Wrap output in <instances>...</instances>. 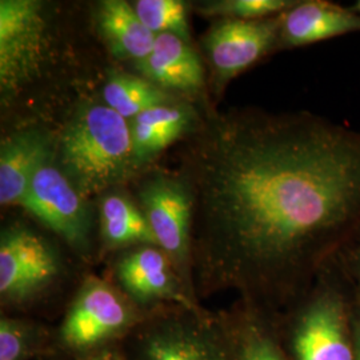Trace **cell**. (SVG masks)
Wrapping results in <instances>:
<instances>
[{
  "mask_svg": "<svg viewBox=\"0 0 360 360\" xmlns=\"http://www.w3.org/2000/svg\"><path fill=\"white\" fill-rule=\"evenodd\" d=\"M181 146L195 294H295L360 230V132L311 112L206 110Z\"/></svg>",
  "mask_w": 360,
  "mask_h": 360,
  "instance_id": "cell-1",
  "label": "cell"
},
{
  "mask_svg": "<svg viewBox=\"0 0 360 360\" xmlns=\"http://www.w3.org/2000/svg\"><path fill=\"white\" fill-rule=\"evenodd\" d=\"M53 134L56 165L91 202L146 172L135 158L129 120L104 104L99 94L77 99Z\"/></svg>",
  "mask_w": 360,
  "mask_h": 360,
  "instance_id": "cell-2",
  "label": "cell"
},
{
  "mask_svg": "<svg viewBox=\"0 0 360 360\" xmlns=\"http://www.w3.org/2000/svg\"><path fill=\"white\" fill-rule=\"evenodd\" d=\"M53 7L40 0L0 1V101L8 115L56 74L62 37Z\"/></svg>",
  "mask_w": 360,
  "mask_h": 360,
  "instance_id": "cell-3",
  "label": "cell"
},
{
  "mask_svg": "<svg viewBox=\"0 0 360 360\" xmlns=\"http://www.w3.org/2000/svg\"><path fill=\"white\" fill-rule=\"evenodd\" d=\"M156 245L171 259L188 295L196 302L193 276V202L179 172L150 168L131 183Z\"/></svg>",
  "mask_w": 360,
  "mask_h": 360,
  "instance_id": "cell-4",
  "label": "cell"
},
{
  "mask_svg": "<svg viewBox=\"0 0 360 360\" xmlns=\"http://www.w3.org/2000/svg\"><path fill=\"white\" fill-rule=\"evenodd\" d=\"M281 15L257 19H219L202 39L210 68V94L218 102L235 77L257 65L279 47Z\"/></svg>",
  "mask_w": 360,
  "mask_h": 360,
  "instance_id": "cell-5",
  "label": "cell"
},
{
  "mask_svg": "<svg viewBox=\"0 0 360 360\" xmlns=\"http://www.w3.org/2000/svg\"><path fill=\"white\" fill-rule=\"evenodd\" d=\"M20 207L80 257L92 252L96 208L65 176L53 155L39 168Z\"/></svg>",
  "mask_w": 360,
  "mask_h": 360,
  "instance_id": "cell-6",
  "label": "cell"
},
{
  "mask_svg": "<svg viewBox=\"0 0 360 360\" xmlns=\"http://www.w3.org/2000/svg\"><path fill=\"white\" fill-rule=\"evenodd\" d=\"M63 263L55 247L23 223H13L0 235V296L3 303L20 304L55 283Z\"/></svg>",
  "mask_w": 360,
  "mask_h": 360,
  "instance_id": "cell-7",
  "label": "cell"
},
{
  "mask_svg": "<svg viewBox=\"0 0 360 360\" xmlns=\"http://www.w3.org/2000/svg\"><path fill=\"white\" fill-rule=\"evenodd\" d=\"M131 302L103 279L87 276L60 327L65 346L84 351L103 345L134 323Z\"/></svg>",
  "mask_w": 360,
  "mask_h": 360,
  "instance_id": "cell-8",
  "label": "cell"
},
{
  "mask_svg": "<svg viewBox=\"0 0 360 360\" xmlns=\"http://www.w3.org/2000/svg\"><path fill=\"white\" fill-rule=\"evenodd\" d=\"M165 315L146 324L135 335L131 359L232 360L218 333L199 312Z\"/></svg>",
  "mask_w": 360,
  "mask_h": 360,
  "instance_id": "cell-9",
  "label": "cell"
},
{
  "mask_svg": "<svg viewBox=\"0 0 360 360\" xmlns=\"http://www.w3.org/2000/svg\"><path fill=\"white\" fill-rule=\"evenodd\" d=\"M292 348L295 360H354L347 303L333 284L323 281L302 309Z\"/></svg>",
  "mask_w": 360,
  "mask_h": 360,
  "instance_id": "cell-10",
  "label": "cell"
},
{
  "mask_svg": "<svg viewBox=\"0 0 360 360\" xmlns=\"http://www.w3.org/2000/svg\"><path fill=\"white\" fill-rule=\"evenodd\" d=\"M122 294L139 306L160 302L199 311L167 254L158 245H139L119 254L114 267Z\"/></svg>",
  "mask_w": 360,
  "mask_h": 360,
  "instance_id": "cell-11",
  "label": "cell"
},
{
  "mask_svg": "<svg viewBox=\"0 0 360 360\" xmlns=\"http://www.w3.org/2000/svg\"><path fill=\"white\" fill-rule=\"evenodd\" d=\"M134 74L147 79L162 90L210 108L207 102L208 83L202 56L193 44L175 35H156L153 51L131 65Z\"/></svg>",
  "mask_w": 360,
  "mask_h": 360,
  "instance_id": "cell-12",
  "label": "cell"
},
{
  "mask_svg": "<svg viewBox=\"0 0 360 360\" xmlns=\"http://www.w3.org/2000/svg\"><path fill=\"white\" fill-rule=\"evenodd\" d=\"M55 150L53 129L27 126L3 135L0 144V205H23L32 179Z\"/></svg>",
  "mask_w": 360,
  "mask_h": 360,
  "instance_id": "cell-13",
  "label": "cell"
},
{
  "mask_svg": "<svg viewBox=\"0 0 360 360\" xmlns=\"http://www.w3.org/2000/svg\"><path fill=\"white\" fill-rule=\"evenodd\" d=\"M205 112L206 110L196 104L179 101L156 105L131 119L134 153L141 169L154 167L155 160L168 147L191 136L200 126Z\"/></svg>",
  "mask_w": 360,
  "mask_h": 360,
  "instance_id": "cell-14",
  "label": "cell"
},
{
  "mask_svg": "<svg viewBox=\"0 0 360 360\" xmlns=\"http://www.w3.org/2000/svg\"><path fill=\"white\" fill-rule=\"evenodd\" d=\"M360 32V13L328 0H297L281 13V50L306 47L315 43Z\"/></svg>",
  "mask_w": 360,
  "mask_h": 360,
  "instance_id": "cell-15",
  "label": "cell"
},
{
  "mask_svg": "<svg viewBox=\"0 0 360 360\" xmlns=\"http://www.w3.org/2000/svg\"><path fill=\"white\" fill-rule=\"evenodd\" d=\"M94 27L115 60L134 65L153 51L156 37L143 25L131 1H99L94 11Z\"/></svg>",
  "mask_w": 360,
  "mask_h": 360,
  "instance_id": "cell-16",
  "label": "cell"
},
{
  "mask_svg": "<svg viewBox=\"0 0 360 360\" xmlns=\"http://www.w3.org/2000/svg\"><path fill=\"white\" fill-rule=\"evenodd\" d=\"M95 205L104 250L122 252L139 245H158L142 208L129 193L115 188L101 195Z\"/></svg>",
  "mask_w": 360,
  "mask_h": 360,
  "instance_id": "cell-17",
  "label": "cell"
},
{
  "mask_svg": "<svg viewBox=\"0 0 360 360\" xmlns=\"http://www.w3.org/2000/svg\"><path fill=\"white\" fill-rule=\"evenodd\" d=\"M99 98L129 122L143 111L156 105L184 101L159 89L144 77L117 68L107 71L99 91Z\"/></svg>",
  "mask_w": 360,
  "mask_h": 360,
  "instance_id": "cell-18",
  "label": "cell"
},
{
  "mask_svg": "<svg viewBox=\"0 0 360 360\" xmlns=\"http://www.w3.org/2000/svg\"><path fill=\"white\" fill-rule=\"evenodd\" d=\"M134 10L143 25L155 37L162 34L175 35L184 41L193 44L190 23H188V4L181 0H135L131 1Z\"/></svg>",
  "mask_w": 360,
  "mask_h": 360,
  "instance_id": "cell-19",
  "label": "cell"
},
{
  "mask_svg": "<svg viewBox=\"0 0 360 360\" xmlns=\"http://www.w3.org/2000/svg\"><path fill=\"white\" fill-rule=\"evenodd\" d=\"M297 0H211L196 6V13L214 20H257L281 15Z\"/></svg>",
  "mask_w": 360,
  "mask_h": 360,
  "instance_id": "cell-20",
  "label": "cell"
},
{
  "mask_svg": "<svg viewBox=\"0 0 360 360\" xmlns=\"http://www.w3.org/2000/svg\"><path fill=\"white\" fill-rule=\"evenodd\" d=\"M231 352L232 360H285L282 351L259 324L247 323Z\"/></svg>",
  "mask_w": 360,
  "mask_h": 360,
  "instance_id": "cell-21",
  "label": "cell"
},
{
  "mask_svg": "<svg viewBox=\"0 0 360 360\" xmlns=\"http://www.w3.org/2000/svg\"><path fill=\"white\" fill-rule=\"evenodd\" d=\"M34 345L26 323L3 316L0 321V360H25Z\"/></svg>",
  "mask_w": 360,
  "mask_h": 360,
  "instance_id": "cell-22",
  "label": "cell"
},
{
  "mask_svg": "<svg viewBox=\"0 0 360 360\" xmlns=\"http://www.w3.org/2000/svg\"><path fill=\"white\" fill-rule=\"evenodd\" d=\"M351 243V247H343L346 248V264H347L348 271L351 274V278L355 283L356 294H358V300L360 303V230L355 233V236L348 242Z\"/></svg>",
  "mask_w": 360,
  "mask_h": 360,
  "instance_id": "cell-23",
  "label": "cell"
},
{
  "mask_svg": "<svg viewBox=\"0 0 360 360\" xmlns=\"http://www.w3.org/2000/svg\"><path fill=\"white\" fill-rule=\"evenodd\" d=\"M354 360H360V318L354 321Z\"/></svg>",
  "mask_w": 360,
  "mask_h": 360,
  "instance_id": "cell-24",
  "label": "cell"
},
{
  "mask_svg": "<svg viewBox=\"0 0 360 360\" xmlns=\"http://www.w3.org/2000/svg\"><path fill=\"white\" fill-rule=\"evenodd\" d=\"M91 360H126L123 359L122 356H119L115 352H103V354H101V355H98V356H95V358H92Z\"/></svg>",
  "mask_w": 360,
  "mask_h": 360,
  "instance_id": "cell-25",
  "label": "cell"
},
{
  "mask_svg": "<svg viewBox=\"0 0 360 360\" xmlns=\"http://www.w3.org/2000/svg\"><path fill=\"white\" fill-rule=\"evenodd\" d=\"M354 11H356V13H360V0H358V1H355L352 6H349Z\"/></svg>",
  "mask_w": 360,
  "mask_h": 360,
  "instance_id": "cell-26",
  "label": "cell"
}]
</instances>
